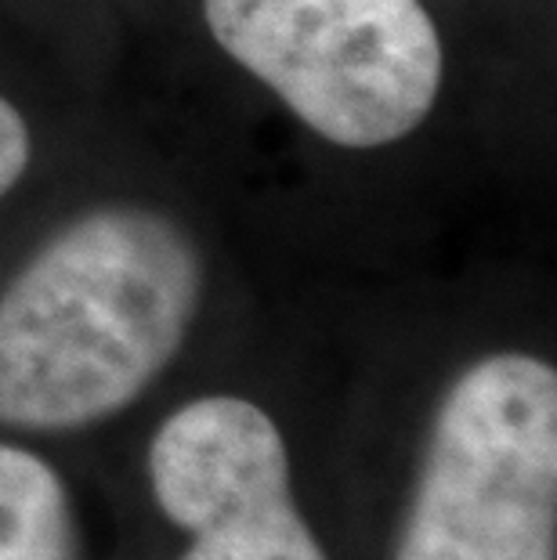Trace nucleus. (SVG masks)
Returning a JSON list of instances; mask_svg holds the SVG:
<instances>
[{
  "mask_svg": "<svg viewBox=\"0 0 557 560\" xmlns=\"http://www.w3.org/2000/svg\"><path fill=\"white\" fill-rule=\"evenodd\" d=\"M204 268L171 218L105 207L0 293V423L73 431L127 409L182 348Z\"/></svg>",
  "mask_w": 557,
  "mask_h": 560,
  "instance_id": "nucleus-1",
  "label": "nucleus"
},
{
  "mask_svg": "<svg viewBox=\"0 0 557 560\" xmlns=\"http://www.w3.org/2000/svg\"><path fill=\"white\" fill-rule=\"evenodd\" d=\"M395 560H557V373L474 362L438 405Z\"/></svg>",
  "mask_w": 557,
  "mask_h": 560,
  "instance_id": "nucleus-2",
  "label": "nucleus"
},
{
  "mask_svg": "<svg viewBox=\"0 0 557 560\" xmlns=\"http://www.w3.org/2000/svg\"><path fill=\"white\" fill-rule=\"evenodd\" d=\"M221 51L344 149H381L428 120L442 40L420 0H204Z\"/></svg>",
  "mask_w": 557,
  "mask_h": 560,
  "instance_id": "nucleus-3",
  "label": "nucleus"
},
{
  "mask_svg": "<svg viewBox=\"0 0 557 560\" xmlns=\"http://www.w3.org/2000/svg\"><path fill=\"white\" fill-rule=\"evenodd\" d=\"M149 481L193 535L182 560H329L293 506L287 441L254 401L182 405L152 438Z\"/></svg>",
  "mask_w": 557,
  "mask_h": 560,
  "instance_id": "nucleus-4",
  "label": "nucleus"
},
{
  "mask_svg": "<svg viewBox=\"0 0 557 560\" xmlns=\"http://www.w3.org/2000/svg\"><path fill=\"white\" fill-rule=\"evenodd\" d=\"M0 560H80L62 478L15 445H0Z\"/></svg>",
  "mask_w": 557,
  "mask_h": 560,
  "instance_id": "nucleus-5",
  "label": "nucleus"
},
{
  "mask_svg": "<svg viewBox=\"0 0 557 560\" xmlns=\"http://www.w3.org/2000/svg\"><path fill=\"white\" fill-rule=\"evenodd\" d=\"M30 163V130L22 113L0 98V196L26 174Z\"/></svg>",
  "mask_w": 557,
  "mask_h": 560,
  "instance_id": "nucleus-6",
  "label": "nucleus"
}]
</instances>
